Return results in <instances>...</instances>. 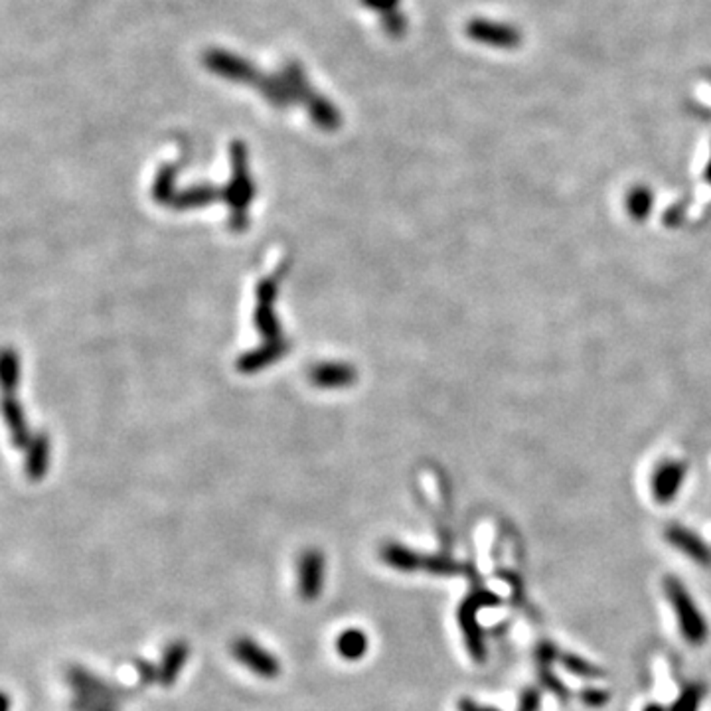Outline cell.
<instances>
[{
    "label": "cell",
    "mask_w": 711,
    "mask_h": 711,
    "mask_svg": "<svg viewBox=\"0 0 711 711\" xmlns=\"http://www.w3.org/2000/svg\"><path fill=\"white\" fill-rule=\"evenodd\" d=\"M664 593L670 601L672 611L676 614V623L679 626V634L684 641L692 646H702L709 639V624L704 613L699 611L694 597L686 589V585L676 577L664 579Z\"/></svg>",
    "instance_id": "obj_1"
},
{
    "label": "cell",
    "mask_w": 711,
    "mask_h": 711,
    "mask_svg": "<svg viewBox=\"0 0 711 711\" xmlns=\"http://www.w3.org/2000/svg\"><path fill=\"white\" fill-rule=\"evenodd\" d=\"M502 603V599L498 597L496 593L488 591V589H476L465 597V601L461 603L457 611V621L458 626H461L463 631V639L466 644V651L470 654V658L476 662H485L486 660V644H485V633H483V626H480L478 621V611L480 609H493V606H498Z\"/></svg>",
    "instance_id": "obj_2"
},
{
    "label": "cell",
    "mask_w": 711,
    "mask_h": 711,
    "mask_svg": "<svg viewBox=\"0 0 711 711\" xmlns=\"http://www.w3.org/2000/svg\"><path fill=\"white\" fill-rule=\"evenodd\" d=\"M232 656L249 672L263 679H275L281 674L279 658L249 636H239L232 642Z\"/></svg>",
    "instance_id": "obj_3"
},
{
    "label": "cell",
    "mask_w": 711,
    "mask_h": 711,
    "mask_svg": "<svg viewBox=\"0 0 711 711\" xmlns=\"http://www.w3.org/2000/svg\"><path fill=\"white\" fill-rule=\"evenodd\" d=\"M204 66L219 78L235 83H245V86L251 88H255L261 76V71L254 64H249L242 56H235L226 50H208L204 54Z\"/></svg>",
    "instance_id": "obj_4"
},
{
    "label": "cell",
    "mask_w": 711,
    "mask_h": 711,
    "mask_svg": "<svg viewBox=\"0 0 711 711\" xmlns=\"http://www.w3.org/2000/svg\"><path fill=\"white\" fill-rule=\"evenodd\" d=\"M324 577H327V561L322 551L307 549L297 563L299 597L307 603L317 601L324 591Z\"/></svg>",
    "instance_id": "obj_5"
},
{
    "label": "cell",
    "mask_w": 711,
    "mask_h": 711,
    "mask_svg": "<svg viewBox=\"0 0 711 711\" xmlns=\"http://www.w3.org/2000/svg\"><path fill=\"white\" fill-rule=\"evenodd\" d=\"M468 36L480 42V44H490L496 48H514L520 42V34L512 26L486 23V20H475L466 28Z\"/></svg>",
    "instance_id": "obj_6"
},
{
    "label": "cell",
    "mask_w": 711,
    "mask_h": 711,
    "mask_svg": "<svg viewBox=\"0 0 711 711\" xmlns=\"http://www.w3.org/2000/svg\"><path fill=\"white\" fill-rule=\"evenodd\" d=\"M666 540L670 541L676 549L682 551L686 558L704 568H711V551L694 531L674 524L666 530Z\"/></svg>",
    "instance_id": "obj_7"
},
{
    "label": "cell",
    "mask_w": 711,
    "mask_h": 711,
    "mask_svg": "<svg viewBox=\"0 0 711 711\" xmlns=\"http://www.w3.org/2000/svg\"><path fill=\"white\" fill-rule=\"evenodd\" d=\"M68 679L76 696L99 699V702H107V704H115V699H117L115 697L113 688H109L103 679L96 678L91 672L83 670V668H71Z\"/></svg>",
    "instance_id": "obj_8"
},
{
    "label": "cell",
    "mask_w": 711,
    "mask_h": 711,
    "mask_svg": "<svg viewBox=\"0 0 711 711\" xmlns=\"http://www.w3.org/2000/svg\"><path fill=\"white\" fill-rule=\"evenodd\" d=\"M188 656H190V648H188L184 641H174L166 646L161 664L156 666V670H159V679H156V682L164 688L174 686L178 676L184 670Z\"/></svg>",
    "instance_id": "obj_9"
},
{
    "label": "cell",
    "mask_w": 711,
    "mask_h": 711,
    "mask_svg": "<svg viewBox=\"0 0 711 711\" xmlns=\"http://www.w3.org/2000/svg\"><path fill=\"white\" fill-rule=\"evenodd\" d=\"M684 473L686 468L679 463H664L662 466H658L652 480V493L660 504H668V502L674 500L678 488L684 483Z\"/></svg>",
    "instance_id": "obj_10"
},
{
    "label": "cell",
    "mask_w": 711,
    "mask_h": 711,
    "mask_svg": "<svg viewBox=\"0 0 711 711\" xmlns=\"http://www.w3.org/2000/svg\"><path fill=\"white\" fill-rule=\"evenodd\" d=\"M382 559L388 563L390 568L403 573L421 571L425 568V558H421L417 551L402 546V543H388V546L382 549Z\"/></svg>",
    "instance_id": "obj_11"
},
{
    "label": "cell",
    "mask_w": 711,
    "mask_h": 711,
    "mask_svg": "<svg viewBox=\"0 0 711 711\" xmlns=\"http://www.w3.org/2000/svg\"><path fill=\"white\" fill-rule=\"evenodd\" d=\"M368 634L360 629H346L338 634L337 639V652L340 658L348 662H358L368 654Z\"/></svg>",
    "instance_id": "obj_12"
},
{
    "label": "cell",
    "mask_w": 711,
    "mask_h": 711,
    "mask_svg": "<svg viewBox=\"0 0 711 711\" xmlns=\"http://www.w3.org/2000/svg\"><path fill=\"white\" fill-rule=\"evenodd\" d=\"M307 107L312 121H317L322 129H337L340 125V113L320 93H315V97L307 103Z\"/></svg>",
    "instance_id": "obj_13"
},
{
    "label": "cell",
    "mask_w": 711,
    "mask_h": 711,
    "mask_svg": "<svg viewBox=\"0 0 711 711\" xmlns=\"http://www.w3.org/2000/svg\"><path fill=\"white\" fill-rule=\"evenodd\" d=\"M707 694V686L704 682L688 684L682 694L678 696L676 702L670 706V711H699Z\"/></svg>",
    "instance_id": "obj_14"
},
{
    "label": "cell",
    "mask_w": 711,
    "mask_h": 711,
    "mask_svg": "<svg viewBox=\"0 0 711 711\" xmlns=\"http://www.w3.org/2000/svg\"><path fill=\"white\" fill-rule=\"evenodd\" d=\"M559 660L566 668L568 672H571L573 676H579L585 679H593V678H601L603 670L599 666L591 664L589 660H585V658L577 656V654H561Z\"/></svg>",
    "instance_id": "obj_15"
},
{
    "label": "cell",
    "mask_w": 711,
    "mask_h": 711,
    "mask_svg": "<svg viewBox=\"0 0 711 711\" xmlns=\"http://www.w3.org/2000/svg\"><path fill=\"white\" fill-rule=\"evenodd\" d=\"M540 684L543 689H548V692L556 696L559 702H568L571 697L569 688L559 682V678L551 672V666H540Z\"/></svg>",
    "instance_id": "obj_16"
},
{
    "label": "cell",
    "mask_w": 711,
    "mask_h": 711,
    "mask_svg": "<svg viewBox=\"0 0 711 711\" xmlns=\"http://www.w3.org/2000/svg\"><path fill=\"white\" fill-rule=\"evenodd\" d=\"M423 571L435 573V575H455V573L461 571V566H458V563L453 561L451 558L429 556V558H425Z\"/></svg>",
    "instance_id": "obj_17"
},
{
    "label": "cell",
    "mask_w": 711,
    "mask_h": 711,
    "mask_svg": "<svg viewBox=\"0 0 711 711\" xmlns=\"http://www.w3.org/2000/svg\"><path fill=\"white\" fill-rule=\"evenodd\" d=\"M382 24H383L385 32H388L392 38H402L403 32H405V28H407V23H405L403 14L397 13V10H392V13L382 14Z\"/></svg>",
    "instance_id": "obj_18"
},
{
    "label": "cell",
    "mask_w": 711,
    "mask_h": 711,
    "mask_svg": "<svg viewBox=\"0 0 711 711\" xmlns=\"http://www.w3.org/2000/svg\"><path fill=\"white\" fill-rule=\"evenodd\" d=\"M579 699L581 702L585 704V706H589V707H603V706H606L609 704V699H611V696H609V692H606V689H601V688H587V689H583V692L579 694Z\"/></svg>",
    "instance_id": "obj_19"
},
{
    "label": "cell",
    "mask_w": 711,
    "mask_h": 711,
    "mask_svg": "<svg viewBox=\"0 0 711 711\" xmlns=\"http://www.w3.org/2000/svg\"><path fill=\"white\" fill-rule=\"evenodd\" d=\"M541 707V692L538 688H526L520 696L518 711H540Z\"/></svg>",
    "instance_id": "obj_20"
},
{
    "label": "cell",
    "mask_w": 711,
    "mask_h": 711,
    "mask_svg": "<svg viewBox=\"0 0 711 711\" xmlns=\"http://www.w3.org/2000/svg\"><path fill=\"white\" fill-rule=\"evenodd\" d=\"M73 709H76V711H115V704H107V702H99V699L76 696V702H73Z\"/></svg>",
    "instance_id": "obj_21"
},
{
    "label": "cell",
    "mask_w": 711,
    "mask_h": 711,
    "mask_svg": "<svg viewBox=\"0 0 711 711\" xmlns=\"http://www.w3.org/2000/svg\"><path fill=\"white\" fill-rule=\"evenodd\" d=\"M629 206H631L633 214H636L639 217L644 216L648 210H651V194L644 192V190L633 192L631 200H629Z\"/></svg>",
    "instance_id": "obj_22"
},
{
    "label": "cell",
    "mask_w": 711,
    "mask_h": 711,
    "mask_svg": "<svg viewBox=\"0 0 711 711\" xmlns=\"http://www.w3.org/2000/svg\"><path fill=\"white\" fill-rule=\"evenodd\" d=\"M561 654L558 652V646L551 644V642H541L536 651V660L538 666H551L556 658H559Z\"/></svg>",
    "instance_id": "obj_23"
},
{
    "label": "cell",
    "mask_w": 711,
    "mask_h": 711,
    "mask_svg": "<svg viewBox=\"0 0 711 711\" xmlns=\"http://www.w3.org/2000/svg\"><path fill=\"white\" fill-rule=\"evenodd\" d=\"M362 6L375 10V13L385 14V13H392V10H397V5H400V0H360Z\"/></svg>",
    "instance_id": "obj_24"
},
{
    "label": "cell",
    "mask_w": 711,
    "mask_h": 711,
    "mask_svg": "<svg viewBox=\"0 0 711 711\" xmlns=\"http://www.w3.org/2000/svg\"><path fill=\"white\" fill-rule=\"evenodd\" d=\"M457 707H458V711H500V709H496V707L480 706V704L475 702V699H470V697H463L461 702L457 704Z\"/></svg>",
    "instance_id": "obj_25"
},
{
    "label": "cell",
    "mask_w": 711,
    "mask_h": 711,
    "mask_svg": "<svg viewBox=\"0 0 711 711\" xmlns=\"http://www.w3.org/2000/svg\"><path fill=\"white\" fill-rule=\"evenodd\" d=\"M642 711H670V707H664L662 704H648L642 707Z\"/></svg>",
    "instance_id": "obj_26"
}]
</instances>
